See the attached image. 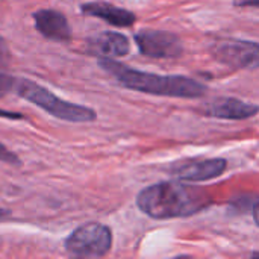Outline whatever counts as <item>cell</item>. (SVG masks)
Returning <instances> with one entry per match:
<instances>
[{
	"instance_id": "obj_1",
	"label": "cell",
	"mask_w": 259,
	"mask_h": 259,
	"mask_svg": "<svg viewBox=\"0 0 259 259\" xmlns=\"http://www.w3.org/2000/svg\"><path fill=\"white\" fill-rule=\"evenodd\" d=\"M137 205L152 219L168 220L197 214L209 205V197L202 190L168 181L144 188Z\"/></svg>"
},
{
	"instance_id": "obj_2",
	"label": "cell",
	"mask_w": 259,
	"mask_h": 259,
	"mask_svg": "<svg viewBox=\"0 0 259 259\" xmlns=\"http://www.w3.org/2000/svg\"><path fill=\"white\" fill-rule=\"evenodd\" d=\"M99 65L112 74L120 85L124 88L141 91L153 96L164 97H181V99H197L206 94V87L191 77L185 76H161L147 73L135 68H129L112 58L99 59Z\"/></svg>"
},
{
	"instance_id": "obj_3",
	"label": "cell",
	"mask_w": 259,
	"mask_h": 259,
	"mask_svg": "<svg viewBox=\"0 0 259 259\" xmlns=\"http://www.w3.org/2000/svg\"><path fill=\"white\" fill-rule=\"evenodd\" d=\"M14 91L26 99L27 102L36 105L47 114L64 120V121H71V123H88L94 121L97 118V114L94 109L65 102L59 99L56 94L49 91L47 88L38 85L36 82H32L29 79H17Z\"/></svg>"
},
{
	"instance_id": "obj_4",
	"label": "cell",
	"mask_w": 259,
	"mask_h": 259,
	"mask_svg": "<svg viewBox=\"0 0 259 259\" xmlns=\"http://www.w3.org/2000/svg\"><path fill=\"white\" fill-rule=\"evenodd\" d=\"M112 246L111 229L100 223H87L74 229L65 240V250L73 256L100 258Z\"/></svg>"
},
{
	"instance_id": "obj_5",
	"label": "cell",
	"mask_w": 259,
	"mask_h": 259,
	"mask_svg": "<svg viewBox=\"0 0 259 259\" xmlns=\"http://www.w3.org/2000/svg\"><path fill=\"white\" fill-rule=\"evenodd\" d=\"M212 56L229 67L240 70L259 68V42L244 39L220 41L212 49Z\"/></svg>"
},
{
	"instance_id": "obj_6",
	"label": "cell",
	"mask_w": 259,
	"mask_h": 259,
	"mask_svg": "<svg viewBox=\"0 0 259 259\" xmlns=\"http://www.w3.org/2000/svg\"><path fill=\"white\" fill-rule=\"evenodd\" d=\"M135 41L143 55L156 58V59L176 58L184 50L181 38L178 35H175L171 32H165V30L144 29L135 35Z\"/></svg>"
},
{
	"instance_id": "obj_7",
	"label": "cell",
	"mask_w": 259,
	"mask_h": 259,
	"mask_svg": "<svg viewBox=\"0 0 259 259\" xmlns=\"http://www.w3.org/2000/svg\"><path fill=\"white\" fill-rule=\"evenodd\" d=\"M226 167H228L226 159L212 158V159H202V161H193V162L176 165L173 168V175H176V178H179L181 181L203 182L222 176Z\"/></svg>"
},
{
	"instance_id": "obj_8",
	"label": "cell",
	"mask_w": 259,
	"mask_h": 259,
	"mask_svg": "<svg viewBox=\"0 0 259 259\" xmlns=\"http://www.w3.org/2000/svg\"><path fill=\"white\" fill-rule=\"evenodd\" d=\"M35 26L41 35L53 41H68L71 27L64 14L55 9H41L33 14Z\"/></svg>"
},
{
	"instance_id": "obj_9",
	"label": "cell",
	"mask_w": 259,
	"mask_h": 259,
	"mask_svg": "<svg viewBox=\"0 0 259 259\" xmlns=\"http://www.w3.org/2000/svg\"><path fill=\"white\" fill-rule=\"evenodd\" d=\"M259 111V106L253 103L243 102L235 97H220L211 102L205 112L211 117L215 118H223V120H244L256 115Z\"/></svg>"
},
{
	"instance_id": "obj_10",
	"label": "cell",
	"mask_w": 259,
	"mask_h": 259,
	"mask_svg": "<svg viewBox=\"0 0 259 259\" xmlns=\"http://www.w3.org/2000/svg\"><path fill=\"white\" fill-rule=\"evenodd\" d=\"M80 11L87 15L97 17V18H100V20H103V21H106L115 27H129L137 20L134 12L123 9V8H118V6H114V5L106 3V2L85 3V5H82Z\"/></svg>"
},
{
	"instance_id": "obj_11",
	"label": "cell",
	"mask_w": 259,
	"mask_h": 259,
	"mask_svg": "<svg viewBox=\"0 0 259 259\" xmlns=\"http://www.w3.org/2000/svg\"><path fill=\"white\" fill-rule=\"evenodd\" d=\"M90 47L94 55L102 58H121L131 50L129 39L118 32H102L90 39Z\"/></svg>"
},
{
	"instance_id": "obj_12",
	"label": "cell",
	"mask_w": 259,
	"mask_h": 259,
	"mask_svg": "<svg viewBox=\"0 0 259 259\" xmlns=\"http://www.w3.org/2000/svg\"><path fill=\"white\" fill-rule=\"evenodd\" d=\"M9 59H11L9 49L6 46V41L0 35V99L5 97L8 93L14 91L15 80H17V79H14V76H11L8 73Z\"/></svg>"
},
{
	"instance_id": "obj_13",
	"label": "cell",
	"mask_w": 259,
	"mask_h": 259,
	"mask_svg": "<svg viewBox=\"0 0 259 259\" xmlns=\"http://www.w3.org/2000/svg\"><path fill=\"white\" fill-rule=\"evenodd\" d=\"M0 161L8 162V164H20L18 156L14 155L9 149H6L2 143H0Z\"/></svg>"
},
{
	"instance_id": "obj_14",
	"label": "cell",
	"mask_w": 259,
	"mask_h": 259,
	"mask_svg": "<svg viewBox=\"0 0 259 259\" xmlns=\"http://www.w3.org/2000/svg\"><path fill=\"white\" fill-rule=\"evenodd\" d=\"M0 117L8 118V120H21L23 118V115L18 112H9V111H3V109H0Z\"/></svg>"
},
{
	"instance_id": "obj_15",
	"label": "cell",
	"mask_w": 259,
	"mask_h": 259,
	"mask_svg": "<svg viewBox=\"0 0 259 259\" xmlns=\"http://www.w3.org/2000/svg\"><path fill=\"white\" fill-rule=\"evenodd\" d=\"M235 6H250V8H259V0H234Z\"/></svg>"
},
{
	"instance_id": "obj_16",
	"label": "cell",
	"mask_w": 259,
	"mask_h": 259,
	"mask_svg": "<svg viewBox=\"0 0 259 259\" xmlns=\"http://www.w3.org/2000/svg\"><path fill=\"white\" fill-rule=\"evenodd\" d=\"M253 219H255L256 225L259 226V202L255 205V208H253Z\"/></svg>"
},
{
	"instance_id": "obj_17",
	"label": "cell",
	"mask_w": 259,
	"mask_h": 259,
	"mask_svg": "<svg viewBox=\"0 0 259 259\" xmlns=\"http://www.w3.org/2000/svg\"><path fill=\"white\" fill-rule=\"evenodd\" d=\"M8 215H9V211H6V209H0V219L8 217Z\"/></svg>"
}]
</instances>
